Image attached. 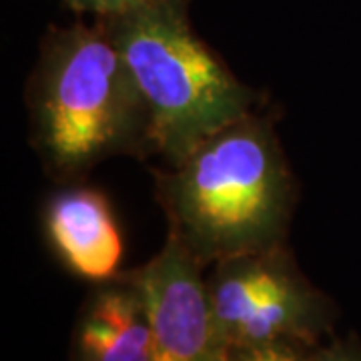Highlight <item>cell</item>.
<instances>
[{
    "label": "cell",
    "instance_id": "1",
    "mask_svg": "<svg viewBox=\"0 0 361 361\" xmlns=\"http://www.w3.org/2000/svg\"><path fill=\"white\" fill-rule=\"evenodd\" d=\"M157 197L205 267L283 245L295 187L271 123L249 113L157 173Z\"/></svg>",
    "mask_w": 361,
    "mask_h": 361
},
{
    "label": "cell",
    "instance_id": "2",
    "mask_svg": "<svg viewBox=\"0 0 361 361\" xmlns=\"http://www.w3.org/2000/svg\"><path fill=\"white\" fill-rule=\"evenodd\" d=\"M28 99L37 151L61 179L151 153L149 109L103 18L49 30Z\"/></svg>",
    "mask_w": 361,
    "mask_h": 361
},
{
    "label": "cell",
    "instance_id": "3",
    "mask_svg": "<svg viewBox=\"0 0 361 361\" xmlns=\"http://www.w3.org/2000/svg\"><path fill=\"white\" fill-rule=\"evenodd\" d=\"M189 0L103 18L149 109L151 153L169 165L253 113L255 92L195 35Z\"/></svg>",
    "mask_w": 361,
    "mask_h": 361
},
{
    "label": "cell",
    "instance_id": "4",
    "mask_svg": "<svg viewBox=\"0 0 361 361\" xmlns=\"http://www.w3.org/2000/svg\"><path fill=\"white\" fill-rule=\"evenodd\" d=\"M225 345L313 348L331 329V303L301 275L283 245L215 263L207 279Z\"/></svg>",
    "mask_w": 361,
    "mask_h": 361
},
{
    "label": "cell",
    "instance_id": "5",
    "mask_svg": "<svg viewBox=\"0 0 361 361\" xmlns=\"http://www.w3.org/2000/svg\"><path fill=\"white\" fill-rule=\"evenodd\" d=\"M201 269L199 259L169 231L155 257L123 275L142 297L155 361H229Z\"/></svg>",
    "mask_w": 361,
    "mask_h": 361
},
{
    "label": "cell",
    "instance_id": "6",
    "mask_svg": "<svg viewBox=\"0 0 361 361\" xmlns=\"http://www.w3.org/2000/svg\"><path fill=\"white\" fill-rule=\"evenodd\" d=\"M44 229L59 259L75 275L106 283L118 277L125 245L106 197L89 187H68L51 197Z\"/></svg>",
    "mask_w": 361,
    "mask_h": 361
},
{
    "label": "cell",
    "instance_id": "7",
    "mask_svg": "<svg viewBox=\"0 0 361 361\" xmlns=\"http://www.w3.org/2000/svg\"><path fill=\"white\" fill-rule=\"evenodd\" d=\"M78 361H155L141 293L123 275L90 297L75 336Z\"/></svg>",
    "mask_w": 361,
    "mask_h": 361
},
{
    "label": "cell",
    "instance_id": "8",
    "mask_svg": "<svg viewBox=\"0 0 361 361\" xmlns=\"http://www.w3.org/2000/svg\"><path fill=\"white\" fill-rule=\"evenodd\" d=\"M310 348L295 343H269L259 348L233 349L229 361H310Z\"/></svg>",
    "mask_w": 361,
    "mask_h": 361
},
{
    "label": "cell",
    "instance_id": "9",
    "mask_svg": "<svg viewBox=\"0 0 361 361\" xmlns=\"http://www.w3.org/2000/svg\"><path fill=\"white\" fill-rule=\"evenodd\" d=\"M66 6L78 14H90L94 18H109L139 11L145 6H153L169 0H65Z\"/></svg>",
    "mask_w": 361,
    "mask_h": 361
},
{
    "label": "cell",
    "instance_id": "10",
    "mask_svg": "<svg viewBox=\"0 0 361 361\" xmlns=\"http://www.w3.org/2000/svg\"><path fill=\"white\" fill-rule=\"evenodd\" d=\"M310 361H361V349L351 341H337L311 353Z\"/></svg>",
    "mask_w": 361,
    "mask_h": 361
}]
</instances>
